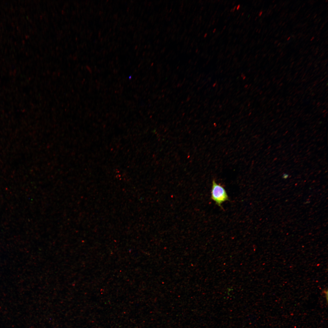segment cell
Wrapping results in <instances>:
<instances>
[{
    "label": "cell",
    "mask_w": 328,
    "mask_h": 328,
    "mask_svg": "<svg viewBox=\"0 0 328 328\" xmlns=\"http://www.w3.org/2000/svg\"><path fill=\"white\" fill-rule=\"evenodd\" d=\"M243 14H244V13H242V15H243Z\"/></svg>",
    "instance_id": "7"
},
{
    "label": "cell",
    "mask_w": 328,
    "mask_h": 328,
    "mask_svg": "<svg viewBox=\"0 0 328 328\" xmlns=\"http://www.w3.org/2000/svg\"><path fill=\"white\" fill-rule=\"evenodd\" d=\"M240 7V4L238 5L236 7V9L237 10L239 9Z\"/></svg>",
    "instance_id": "3"
},
{
    "label": "cell",
    "mask_w": 328,
    "mask_h": 328,
    "mask_svg": "<svg viewBox=\"0 0 328 328\" xmlns=\"http://www.w3.org/2000/svg\"><path fill=\"white\" fill-rule=\"evenodd\" d=\"M236 8V6H235L233 9H231V12L234 11L235 10V9Z\"/></svg>",
    "instance_id": "4"
},
{
    "label": "cell",
    "mask_w": 328,
    "mask_h": 328,
    "mask_svg": "<svg viewBox=\"0 0 328 328\" xmlns=\"http://www.w3.org/2000/svg\"><path fill=\"white\" fill-rule=\"evenodd\" d=\"M288 175L286 174H284L283 175L282 177L284 179H286L288 177Z\"/></svg>",
    "instance_id": "2"
},
{
    "label": "cell",
    "mask_w": 328,
    "mask_h": 328,
    "mask_svg": "<svg viewBox=\"0 0 328 328\" xmlns=\"http://www.w3.org/2000/svg\"><path fill=\"white\" fill-rule=\"evenodd\" d=\"M262 13V12H259V15H261V13Z\"/></svg>",
    "instance_id": "5"
},
{
    "label": "cell",
    "mask_w": 328,
    "mask_h": 328,
    "mask_svg": "<svg viewBox=\"0 0 328 328\" xmlns=\"http://www.w3.org/2000/svg\"><path fill=\"white\" fill-rule=\"evenodd\" d=\"M211 193V199L221 207L223 203L229 200L228 196L224 188L216 183L214 179L212 181Z\"/></svg>",
    "instance_id": "1"
},
{
    "label": "cell",
    "mask_w": 328,
    "mask_h": 328,
    "mask_svg": "<svg viewBox=\"0 0 328 328\" xmlns=\"http://www.w3.org/2000/svg\"><path fill=\"white\" fill-rule=\"evenodd\" d=\"M216 30V29H214L213 31V32H215V31Z\"/></svg>",
    "instance_id": "6"
}]
</instances>
